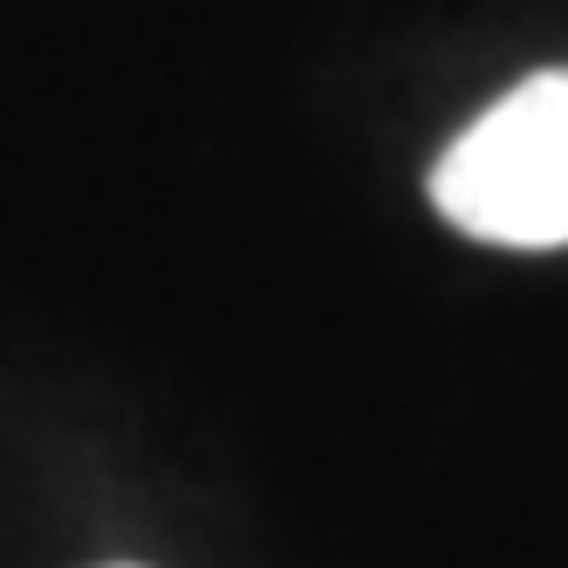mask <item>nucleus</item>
Segmentation results:
<instances>
[{"mask_svg": "<svg viewBox=\"0 0 568 568\" xmlns=\"http://www.w3.org/2000/svg\"><path fill=\"white\" fill-rule=\"evenodd\" d=\"M432 206L486 247H568V69H541L453 138Z\"/></svg>", "mask_w": 568, "mask_h": 568, "instance_id": "nucleus-1", "label": "nucleus"}]
</instances>
